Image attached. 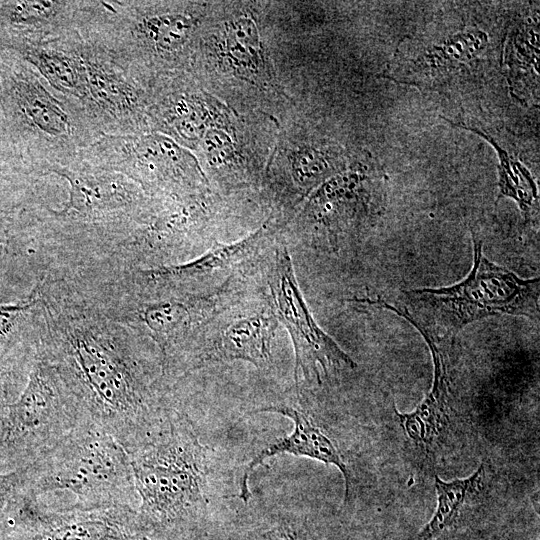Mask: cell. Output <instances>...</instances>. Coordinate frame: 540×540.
I'll use <instances>...</instances> for the list:
<instances>
[{
	"label": "cell",
	"mask_w": 540,
	"mask_h": 540,
	"mask_svg": "<svg viewBox=\"0 0 540 540\" xmlns=\"http://www.w3.org/2000/svg\"><path fill=\"white\" fill-rule=\"evenodd\" d=\"M41 311L35 284L20 301L0 304V362L18 346L36 341Z\"/></svg>",
	"instance_id": "20"
},
{
	"label": "cell",
	"mask_w": 540,
	"mask_h": 540,
	"mask_svg": "<svg viewBox=\"0 0 540 540\" xmlns=\"http://www.w3.org/2000/svg\"><path fill=\"white\" fill-rule=\"evenodd\" d=\"M31 62L56 89L81 95L84 92L82 58L53 48H38L30 53Z\"/></svg>",
	"instance_id": "24"
},
{
	"label": "cell",
	"mask_w": 540,
	"mask_h": 540,
	"mask_svg": "<svg viewBox=\"0 0 540 540\" xmlns=\"http://www.w3.org/2000/svg\"><path fill=\"white\" fill-rule=\"evenodd\" d=\"M504 65L511 91L523 98L539 90V26L528 19L518 22L508 35Z\"/></svg>",
	"instance_id": "16"
},
{
	"label": "cell",
	"mask_w": 540,
	"mask_h": 540,
	"mask_svg": "<svg viewBox=\"0 0 540 540\" xmlns=\"http://www.w3.org/2000/svg\"><path fill=\"white\" fill-rule=\"evenodd\" d=\"M449 122V121H448ZM469 130L489 142L498 155V198L513 199L527 221L539 214V194L534 177L528 168L508 149L504 148L489 132L471 124L453 123Z\"/></svg>",
	"instance_id": "17"
},
{
	"label": "cell",
	"mask_w": 540,
	"mask_h": 540,
	"mask_svg": "<svg viewBox=\"0 0 540 540\" xmlns=\"http://www.w3.org/2000/svg\"><path fill=\"white\" fill-rule=\"evenodd\" d=\"M200 145L210 167L228 166L235 159L234 140L223 127L207 128L200 140Z\"/></svg>",
	"instance_id": "27"
},
{
	"label": "cell",
	"mask_w": 540,
	"mask_h": 540,
	"mask_svg": "<svg viewBox=\"0 0 540 540\" xmlns=\"http://www.w3.org/2000/svg\"><path fill=\"white\" fill-rule=\"evenodd\" d=\"M275 319L288 331L295 353L294 378L321 383L334 369H354L356 363L314 320L293 269L287 247L277 246L267 276Z\"/></svg>",
	"instance_id": "7"
},
{
	"label": "cell",
	"mask_w": 540,
	"mask_h": 540,
	"mask_svg": "<svg viewBox=\"0 0 540 540\" xmlns=\"http://www.w3.org/2000/svg\"><path fill=\"white\" fill-rule=\"evenodd\" d=\"M88 417L56 369L35 351L27 383L0 440V473L24 468Z\"/></svg>",
	"instance_id": "5"
},
{
	"label": "cell",
	"mask_w": 540,
	"mask_h": 540,
	"mask_svg": "<svg viewBox=\"0 0 540 540\" xmlns=\"http://www.w3.org/2000/svg\"><path fill=\"white\" fill-rule=\"evenodd\" d=\"M262 412L277 413L289 418L293 423V430L288 435L269 444L248 462L241 476L238 498L244 504L251 500L252 492L249 487V479L254 469L268 458L279 454H289L335 466L344 478V497L347 501L351 491V474L332 439L314 425L303 412L289 405H269L252 411V413Z\"/></svg>",
	"instance_id": "11"
},
{
	"label": "cell",
	"mask_w": 540,
	"mask_h": 540,
	"mask_svg": "<svg viewBox=\"0 0 540 540\" xmlns=\"http://www.w3.org/2000/svg\"><path fill=\"white\" fill-rule=\"evenodd\" d=\"M35 358V343H25L0 362V440L12 404L22 393Z\"/></svg>",
	"instance_id": "25"
},
{
	"label": "cell",
	"mask_w": 540,
	"mask_h": 540,
	"mask_svg": "<svg viewBox=\"0 0 540 540\" xmlns=\"http://www.w3.org/2000/svg\"><path fill=\"white\" fill-rule=\"evenodd\" d=\"M195 19L182 13H159L143 17L136 26L138 36L159 53L179 51L189 40Z\"/></svg>",
	"instance_id": "23"
},
{
	"label": "cell",
	"mask_w": 540,
	"mask_h": 540,
	"mask_svg": "<svg viewBox=\"0 0 540 540\" xmlns=\"http://www.w3.org/2000/svg\"><path fill=\"white\" fill-rule=\"evenodd\" d=\"M24 468L0 473V518L13 493L22 486Z\"/></svg>",
	"instance_id": "29"
},
{
	"label": "cell",
	"mask_w": 540,
	"mask_h": 540,
	"mask_svg": "<svg viewBox=\"0 0 540 540\" xmlns=\"http://www.w3.org/2000/svg\"><path fill=\"white\" fill-rule=\"evenodd\" d=\"M139 497L136 524L145 540H196L212 504V450L191 418L171 405L127 451Z\"/></svg>",
	"instance_id": "2"
},
{
	"label": "cell",
	"mask_w": 540,
	"mask_h": 540,
	"mask_svg": "<svg viewBox=\"0 0 540 540\" xmlns=\"http://www.w3.org/2000/svg\"><path fill=\"white\" fill-rule=\"evenodd\" d=\"M289 168L296 187L308 193L347 166L338 148L317 144L302 145L293 150L289 156Z\"/></svg>",
	"instance_id": "21"
},
{
	"label": "cell",
	"mask_w": 540,
	"mask_h": 540,
	"mask_svg": "<svg viewBox=\"0 0 540 540\" xmlns=\"http://www.w3.org/2000/svg\"><path fill=\"white\" fill-rule=\"evenodd\" d=\"M258 28L253 19L239 16L227 21L222 37V58L238 74L254 76L264 67Z\"/></svg>",
	"instance_id": "19"
},
{
	"label": "cell",
	"mask_w": 540,
	"mask_h": 540,
	"mask_svg": "<svg viewBox=\"0 0 540 540\" xmlns=\"http://www.w3.org/2000/svg\"><path fill=\"white\" fill-rule=\"evenodd\" d=\"M482 241L473 235L474 261L461 282L448 287L402 292L400 305L383 299L365 300L409 321L419 332L450 339L466 325L498 315L539 319V278L522 279L488 260Z\"/></svg>",
	"instance_id": "4"
},
{
	"label": "cell",
	"mask_w": 540,
	"mask_h": 540,
	"mask_svg": "<svg viewBox=\"0 0 540 540\" xmlns=\"http://www.w3.org/2000/svg\"><path fill=\"white\" fill-rule=\"evenodd\" d=\"M218 540H315L307 519L296 511L249 509L224 528Z\"/></svg>",
	"instance_id": "15"
},
{
	"label": "cell",
	"mask_w": 540,
	"mask_h": 540,
	"mask_svg": "<svg viewBox=\"0 0 540 540\" xmlns=\"http://www.w3.org/2000/svg\"><path fill=\"white\" fill-rule=\"evenodd\" d=\"M484 465L468 477L444 481L435 476L437 505L431 519L410 540H451L470 524L468 508L483 483Z\"/></svg>",
	"instance_id": "14"
},
{
	"label": "cell",
	"mask_w": 540,
	"mask_h": 540,
	"mask_svg": "<svg viewBox=\"0 0 540 540\" xmlns=\"http://www.w3.org/2000/svg\"><path fill=\"white\" fill-rule=\"evenodd\" d=\"M19 105L30 124L49 137H65L71 133L69 115L38 81H20L16 87Z\"/></svg>",
	"instance_id": "18"
},
{
	"label": "cell",
	"mask_w": 540,
	"mask_h": 540,
	"mask_svg": "<svg viewBox=\"0 0 540 540\" xmlns=\"http://www.w3.org/2000/svg\"><path fill=\"white\" fill-rule=\"evenodd\" d=\"M274 315L251 313L233 319L213 340L192 356L182 379L207 363L244 361L264 368L271 361V343L276 330Z\"/></svg>",
	"instance_id": "13"
},
{
	"label": "cell",
	"mask_w": 540,
	"mask_h": 540,
	"mask_svg": "<svg viewBox=\"0 0 540 540\" xmlns=\"http://www.w3.org/2000/svg\"><path fill=\"white\" fill-rule=\"evenodd\" d=\"M490 33L476 24L403 39L383 77L419 89L442 91L477 80L495 61Z\"/></svg>",
	"instance_id": "6"
},
{
	"label": "cell",
	"mask_w": 540,
	"mask_h": 540,
	"mask_svg": "<svg viewBox=\"0 0 540 540\" xmlns=\"http://www.w3.org/2000/svg\"><path fill=\"white\" fill-rule=\"evenodd\" d=\"M35 351L56 369L84 414L127 451L171 406L155 345L105 315L62 277L38 280Z\"/></svg>",
	"instance_id": "1"
},
{
	"label": "cell",
	"mask_w": 540,
	"mask_h": 540,
	"mask_svg": "<svg viewBox=\"0 0 540 540\" xmlns=\"http://www.w3.org/2000/svg\"><path fill=\"white\" fill-rule=\"evenodd\" d=\"M93 150L100 168L121 173L145 190L181 193L197 178L188 154L159 135L108 136Z\"/></svg>",
	"instance_id": "8"
},
{
	"label": "cell",
	"mask_w": 540,
	"mask_h": 540,
	"mask_svg": "<svg viewBox=\"0 0 540 540\" xmlns=\"http://www.w3.org/2000/svg\"><path fill=\"white\" fill-rule=\"evenodd\" d=\"M83 65L84 94L89 93L101 108L122 115L137 107L138 97L134 88L121 76L97 63L83 60Z\"/></svg>",
	"instance_id": "22"
},
{
	"label": "cell",
	"mask_w": 540,
	"mask_h": 540,
	"mask_svg": "<svg viewBox=\"0 0 540 540\" xmlns=\"http://www.w3.org/2000/svg\"><path fill=\"white\" fill-rule=\"evenodd\" d=\"M63 6L64 2L58 1L19 2L14 14L16 18L27 23L46 24L60 13Z\"/></svg>",
	"instance_id": "28"
},
{
	"label": "cell",
	"mask_w": 540,
	"mask_h": 540,
	"mask_svg": "<svg viewBox=\"0 0 540 540\" xmlns=\"http://www.w3.org/2000/svg\"><path fill=\"white\" fill-rule=\"evenodd\" d=\"M431 352L434 364L430 391L415 410L400 413L395 410L398 423L410 444L422 453L430 454L447 435L452 401L450 359L446 339L421 333Z\"/></svg>",
	"instance_id": "12"
},
{
	"label": "cell",
	"mask_w": 540,
	"mask_h": 540,
	"mask_svg": "<svg viewBox=\"0 0 540 540\" xmlns=\"http://www.w3.org/2000/svg\"><path fill=\"white\" fill-rule=\"evenodd\" d=\"M1 540V539H0Z\"/></svg>",
	"instance_id": "30"
},
{
	"label": "cell",
	"mask_w": 540,
	"mask_h": 540,
	"mask_svg": "<svg viewBox=\"0 0 540 540\" xmlns=\"http://www.w3.org/2000/svg\"><path fill=\"white\" fill-rule=\"evenodd\" d=\"M164 115V123L168 130L186 144L199 142L207 130L208 111L195 97L175 99Z\"/></svg>",
	"instance_id": "26"
},
{
	"label": "cell",
	"mask_w": 540,
	"mask_h": 540,
	"mask_svg": "<svg viewBox=\"0 0 540 540\" xmlns=\"http://www.w3.org/2000/svg\"><path fill=\"white\" fill-rule=\"evenodd\" d=\"M267 229L263 226L241 240L216 246L188 262L133 269L132 276L153 290L203 295L204 290L231 275L259 252L267 241Z\"/></svg>",
	"instance_id": "10"
},
{
	"label": "cell",
	"mask_w": 540,
	"mask_h": 540,
	"mask_svg": "<svg viewBox=\"0 0 540 540\" xmlns=\"http://www.w3.org/2000/svg\"><path fill=\"white\" fill-rule=\"evenodd\" d=\"M384 196V176L375 167L346 168L319 186L307 209L336 247L344 231L369 224L383 212Z\"/></svg>",
	"instance_id": "9"
},
{
	"label": "cell",
	"mask_w": 540,
	"mask_h": 540,
	"mask_svg": "<svg viewBox=\"0 0 540 540\" xmlns=\"http://www.w3.org/2000/svg\"><path fill=\"white\" fill-rule=\"evenodd\" d=\"M21 487L53 496L49 506L56 509L137 511L139 506L127 452L90 417L24 467Z\"/></svg>",
	"instance_id": "3"
}]
</instances>
